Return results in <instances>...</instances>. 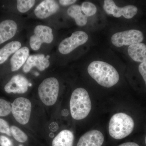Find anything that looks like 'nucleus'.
<instances>
[{
    "label": "nucleus",
    "instance_id": "nucleus-1",
    "mask_svg": "<svg viewBox=\"0 0 146 146\" xmlns=\"http://www.w3.org/2000/svg\"><path fill=\"white\" fill-rule=\"evenodd\" d=\"M87 71L97 83L106 88L114 86L119 80V75L115 68L104 61H93L88 66Z\"/></svg>",
    "mask_w": 146,
    "mask_h": 146
},
{
    "label": "nucleus",
    "instance_id": "nucleus-2",
    "mask_svg": "<svg viewBox=\"0 0 146 146\" xmlns=\"http://www.w3.org/2000/svg\"><path fill=\"white\" fill-rule=\"evenodd\" d=\"M91 107V99L86 89L78 88L74 90L70 101L71 116L73 119H85L90 113Z\"/></svg>",
    "mask_w": 146,
    "mask_h": 146
},
{
    "label": "nucleus",
    "instance_id": "nucleus-3",
    "mask_svg": "<svg viewBox=\"0 0 146 146\" xmlns=\"http://www.w3.org/2000/svg\"><path fill=\"white\" fill-rule=\"evenodd\" d=\"M134 127V121L130 116L119 112L110 119L108 131L112 138L120 140L129 136L133 131Z\"/></svg>",
    "mask_w": 146,
    "mask_h": 146
},
{
    "label": "nucleus",
    "instance_id": "nucleus-4",
    "mask_svg": "<svg viewBox=\"0 0 146 146\" xmlns=\"http://www.w3.org/2000/svg\"><path fill=\"white\" fill-rule=\"evenodd\" d=\"M59 84L57 79L50 77L45 79L38 87L40 100L47 106L53 105L57 101L59 93Z\"/></svg>",
    "mask_w": 146,
    "mask_h": 146
},
{
    "label": "nucleus",
    "instance_id": "nucleus-5",
    "mask_svg": "<svg viewBox=\"0 0 146 146\" xmlns=\"http://www.w3.org/2000/svg\"><path fill=\"white\" fill-rule=\"evenodd\" d=\"M11 112L19 123L26 125L30 118L32 110L31 102L26 98H18L11 104Z\"/></svg>",
    "mask_w": 146,
    "mask_h": 146
},
{
    "label": "nucleus",
    "instance_id": "nucleus-6",
    "mask_svg": "<svg viewBox=\"0 0 146 146\" xmlns=\"http://www.w3.org/2000/svg\"><path fill=\"white\" fill-rule=\"evenodd\" d=\"M143 39V33L135 29L117 33L112 35L111 39L112 44L118 47L139 44Z\"/></svg>",
    "mask_w": 146,
    "mask_h": 146
},
{
    "label": "nucleus",
    "instance_id": "nucleus-7",
    "mask_svg": "<svg viewBox=\"0 0 146 146\" xmlns=\"http://www.w3.org/2000/svg\"><path fill=\"white\" fill-rule=\"evenodd\" d=\"M53 39L52 29L47 26L38 25L35 28L34 34L30 38V46L33 50H38L43 43L50 44Z\"/></svg>",
    "mask_w": 146,
    "mask_h": 146
},
{
    "label": "nucleus",
    "instance_id": "nucleus-8",
    "mask_svg": "<svg viewBox=\"0 0 146 146\" xmlns=\"http://www.w3.org/2000/svg\"><path fill=\"white\" fill-rule=\"evenodd\" d=\"M88 39V34L84 32H74L70 36L61 41L58 46V51L62 54H68L79 46L85 44Z\"/></svg>",
    "mask_w": 146,
    "mask_h": 146
},
{
    "label": "nucleus",
    "instance_id": "nucleus-9",
    "mask_svg": "<svg viewBox=\"0 0 146 146\" xmlns=\"http://www.w3.org/2000/svg\"><path fill=\"white\" fill-rule=\"evenodd\" d=\"M104 9L108 15H112L115 18L123 16L126 19L134 17L138 12V8L135 6L128 5L123 7H118L112 0H105Z\"/></svg>",
    "mask_w": 146,
    "mask_h": 146
},
{
    "label": "nucleus",
    "instance_id": "nucleus-10",
    "mask_svg": "<svg viewBox=\"0 0 146 146\" xmlns=\"http://www.w3.org/2000/svg\"><path fill=\"white\" fill-rule=\"evenodd\" d=\"M31 84L25 76L21 75L13 76L4 87L5 91L10 94H23L28 91L29 86Z\"/></svg>",
    "mask_w": 146,
    "mask_h": 146
},
{
    "label": "nucleus",
    "instance_id": "nucleus-11",
    "mask_svg": "<svg viewBox=\"0 0 146 146\" xmlns=\"http://www.w3.org/2000/svg\"><path fill=\"white\" fill-rule=\"evenodd\" d=\"M50 62L48 58L43 54L29 56L23 68L24 72L28 73L32 68L36 67L39 71L44 70L50 66Z\"/></svg>",
    "mask_w": 146,
    "mask_h": 146
},
{
    "label": "nucleus",
    "instance_id": "nucleus-12",
    "mask_svg": "<svg viewBox=\"0 0 146 146\" xmlns=\"http://www.w3.org/2000/svg\"><path fill=\"white\" fill-rule=\"evenodd\" d=\"M59 8V5L56 1L45 0L36 7L34 13L37 18L45 19L56 13Z\"/></svg>",
    "mask_w": 146,
    "mask_h": 146
},
{
    "label": "nucleus",
    "instance_id": "nucleus-13",
    "mask_svg": "<svg viewBox=\"0 0 146 146\" xmlns=\"http://www.w3.org/2000/svg\"><path fill=\"white\" fill-rule=\"evenodd\" d=\"M104 141V136L100 131L92 130L80 137L77 146H102Z\"/></svg>",
    "mask_w": 146,
    "mask_h": 146
},
{
    "label": "nucleus",
    "instance_id": "nucleus-14",
    "mask_svg": "<svg viewBox=\"0 0 146 146\" xmlns=\"http://www.w3.org/2000/svg\"><path fill=\"white\" fill-rule=\"evenodd\" d=\"M17 30L18 25L13 20H5L0 23V44L13 37Z\"/></svg>",
    "mask_w": 146,
    "mask_h": 146
},
{
    "label": "nucleus",
    "instance_id": "nucleus-15",
    "mask_svg": "<svg viewBox=\"0 0 146 146\" xmlns=\"http://www.w3.org/2000/svg\"><path fill=\"white\" fill-rule=\"evenodd\" d=\"M29 56V50L28 47L25 46L18 50L11 58V70L15 72L19 70L26 62Z\"/></svg>",
    "mask_w": 146,
    "mask_h": 146
},
{
    "label": "nucleus",
    "instance_id": "nucleus-16",
    "mask_svg": "<svg viewBox=\"0 0 146 146\" xmlns=\"http://www.w3.org/2000/svg\"><path fill=\"white\" fill-rule=\"evenodd\" d=\"M128 54L136 62L146 63V45L143 43L130 45L128 48Z\"/></svg>",
    "mask_w": 146,
    "mask_h": 146
},
{
    "label": "nucleus",
    "instance_id": "nucleus-17",
    "mask_svg": "<svg viewBox=\"0 0 146 146\" xmlns=\"http://www.w3.org/2000/svg\"><path fill=\"white\" fill-rule=\"evenodd\" d=\"M74 138V134L71 131L62 130L53 140L52 146H73Z\"/></svg>",
    "mask_w": 146,
    "mask_h": 146
},
{
    "label": "nucleus",
    "instance_id": "nucleus-18",
    "mask_svg": "<svg viewBox=\"0 0 146 146\" xmlns=\"http://www.w3.org/2000/svg\"><path fill=\"white\" fill-rule=\"evenodd\" d=\"M67 13L69 16L74 19L76 24L78 26L83 27L87 23L88 17L83 13L80 5H71L68 9Z\"/></svg>",
    "mask_w": 146,
    "mask_h": 146
},
{
    "label": "nucleus",
    "instance_id": "nucleus-19",
    "mask_svg": "<svg viewBox=\"0 0 146 146\" xmlns=\"http://www.w3.org/2000/svg\"><path fill=\"white\" fill-rule=\"evenodd\" d=\"M21 45V43L19 41H12L1 48L0 49V64L5 63L11 55L20 49Z\"/></svg>",
    "mask_w": 146,
    "mask_h": 146
},
{
    "label": "nucleus",
    "instance_id": "nucleus-20",
    "mask_svg": "<svg viewBox=\"0 0 146 146\" xmlns=\"http://www.w3.org/2000/svg\"><path fill=\"white\" fill-rule=\"evenodd\" d=\"M35 0H18L17 1V8L21 13H25L34 6Z\"/></svg>",
    "mask_w": 146,
    "mask_h": 146
},
{
    "label": "nucleus",
    "instance_id": "nucleus-21",
    "mask_svg": "<svg viewBox=\"0 0 146 146\" xmlns=\"http://www.w3.org/2000/svg\"><path fill=\"white\" fill-rule=\"evenodd\" d=\"M10 130L11 135L16 141L20 143H25L27 141L26 134L17 127L12 126L10 127Z\"/></svg>",
    "mask_w": 146,
    "mask_h": 146
},
{
    "label": "nucleus",
    "instance_id": "nucleus-22",
    "mask_svg": "<svg viewBox=\"0 0 146 146\" xmlns=\"http://www.w3.org/2000/svg\"><path fill=\"white\" fill-rule=\"evenodd\" d=\"M81 9L83 13L87 17L94 16L96 13V7L89 2H84L82 4Z\"/></svg>",
    "mask_w": 146,
    "mask_h": 146
},
{
    "label": "nucleus",
    "instance_id": "nucleus-23",
    "mask_svg": "<svg viewBox=\"0 0 146 146\" xmlns=\"http://www.w3.org/2000/svg\"><path fill=\"white\" fill-rule=\"evenodd\" d=\"M11 106L9 102L0 99V117L7 116L11 112Z\"/></svg>",
    "mask_w": 146,
    "mask_h": 146
},
{
    "label": "nucleus",
    "instance_id": "nucleus-24",
    "mask_svg": "<svg viewBox=\"0 0 146 146\" xmlns=\"http://www.w3.org/2000/svg\"><path fill=\"white\" fill-rule=\"evenodd\" d=\"M0 132L5 133L9 136H11V135L10 127H9L8 123L5 120L1 118H0Z\"/></svg>",
    "mask_w": 146,
    "mask_h": 146
},
{
    "label": "nucleus",
    "instance_id": "nucleus-25",
    "mask_svg": "<svg viewBox=\"0 0 146 146\" xmlns=\"http://www.w3.org/2000/svg\"><path fill=\"white\" fill-rule=\"evenodd\" d=\"M138 70L143 77L146 85V63H141L138 67Z\"/></svg>",
    "mask_w": 146,
    "mask_h": 146
},
{
    "label": "nucleus",
    "instance_id": "nucleus-26",
    "mask_svg": "<svg viewBox=\"0 0 146 146\" xmlns=\"http://www.w3.org/2000/svg\"><path fill=\"white\" fill-rule=\"evenodd\" d=\"M0 144L1 146H11L12 145L10 139L4 136H0Z\"/></svg>",
    "mask_w": 146,
    "mask_h": 146
},
{
    "label": "nucleus",
    "instance_id": "nucleus-27",
    "mask_svg": "<svg viewBox=\"0 0 146 146\" xmlns=\"http://www.w3.org/2000/svg\"><path fill=\"white\" fill-rule=\"evenodd\" d=\"M77 1L76 0H60L58 2L62 6H68L71 5L75 3Z\"/></svg>",
    "mask_w": 146,
    "mask_h": 146
},
{
    "label": "nucleus",
    "instance_id": "nucleus-28",
    "mask_svg": "<svg viewBox=\"0 0 146 146\" xmlns=\"http://www.w3.org/2000/svg\"><path fill=\"white\" fill-rule=\"evenodd\" d=\"M118 146H139V145L136 143L133 142H127V143H124L121 144Z\"/></svg>",
    "mask_w": 146,
    "mask_h": 146
},
{
    "label": "nucleus",
    "instance_id": "nucleus-29",
    "mask_svg": "<svg viewBox=\"0 0 146 146\" xmlns=\"http://www.w3.org/2000/svg\"><path fill=\"white\" fill-rule=\"evenodd\" d=\"M145 144L146 145V136H145Z\"/></svg>",
    "mask_w": 146,
    "mask_h": 146
},
{
    "label": "nucleus",
    "instance_id": "nucleus-30",
    "mask_svg": "<svg viewBox=\"0 0 146 146\" xmlns=\"http://www.w3.org/2000/svg\"><path fill=\"white\" fill-rule=\"evenodd\" d=\"M23 146V145H20V146Z\"/></svg>",
    "mask_w": 146,
    "mask_h": 146
}]
</instances>
